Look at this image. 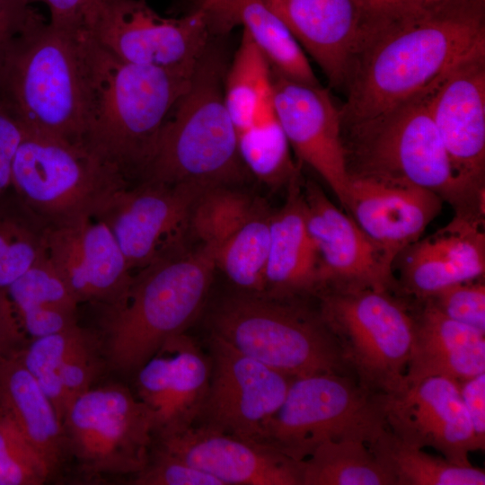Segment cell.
I'll return each mask as SVG.
<instances>
[{
  "instance_id": "obj_1",
  "label": "cell",
  "mask_w": 485,
  "mask_h": 485,
  "mask_svg": "<svg viewBox=\"0 0 485 485\" xmlns=\"http://www.w3.org/2000/svg\"><path fill=\"white\" fill-rule=\"evenodd\" d=\"M483 48L484 0H410L372 9L345 86L342 124L417 95Z\"/></svg>"
},
{
  "instance_id": "obj_2",
  "label": "cell",
  "mask_w": 485,
  "mask_h": 485,
  "mask_svg": "<svg viewBox=\"0 0 485 485\" xmlns=\"http://www.w3.org/2000/svg\"><path fill=\"white\" fill-rule=\"evenodd\" d=\"M85 57L84 145L128 179L139 177L165 119L189 88L196 66L171 70L128 63L101 47L87 31Z\"/></svg>"
},
{
  "instance_id": "obj_3",
  "label": "cell",
  "mask_w": 485,
  "mask_h": 485,
  "mask_svg": "<svg viewBox=\"0 0 485 485\" xmlns=\"http://www.w3.org/2000/svg\"><path fill=\"white\" fill-rule=\"evenodd\" d=\"M85 30L41 15L16 35L0 62V101L26 133L83 144L86 128Z\"/></svg>"
},
{
  "instance_id": "obj_4",
  "label": "cell",
  "mask_w": 485,
  "mask_h": 485,
  "mask_svg": "<svg viewBox=\"0 0 485 485\" xmlns=\"http://www.w3.org/2000/svg\"><path fill=\"white\" fill-rule=\"evenodd\" d=\"M216 269L214 250L198 244L135 272L124 299L104 308L101 344L108 366L136 374L184 333L203 308Z\"/></svg>"
},
{
  "instance_id": "obj_5",
  "label": "cell",
  "mask_w": 485,
  "mask_h": 485,
  "mask_svg": "<svg viewBox=\"0 0 485 485\" xmlns=\"http://www.w3.org/2000/svg\"><path fill=\"white\" fill-rule=\"evenodd\" d=\"M214 38L165 119L140 181L235 186L249 174L224 99L229 64L224 46Z\"/></svg>"
},
{
  "instance_id": "obj_6",
  "label": "cell",
  "mask_w": 485,
  "mask_h": 485,
  "mask_svg": "<svg viewBox=\"0 0 485 485\" xmlns=\"http://www.w3.org/2000/svg\"><path fill=\"white\" fill-rule=\"evenodd\" d=\"M438 81L378 114L342 124L347 172L349 179L424 188L456 213H475L481 205L455 181L433 120L430 102Z\"/></svg>"
},
{
  "instance_id": "obj_7",
  "label": "cell",
  "mask_w": 485,
  "mask_h": 485,
  "mask_svg": "<svg viewBox=\"0 0 485 485\" xmlns=\"http://www.w3.org/2000/svg\"><path fill=\"white\" fill-rule=\"evenodd\" d=\"M209 327L242 354L293 378L349 369L319 310L299 298L238 292L217 303Z\"/></svg>"
},
{
  "instance_id": "obj_8",
  "label": "cell",
  "mask_w": 485,
  "mask_h": 485,
  "mask_svg": "<svg viewBox=\"0 0 485 485\" xmlns=\"http://www.w3.org/2000/svg\"><path fill=\"white\" fill-rule=\"evenodd\" d=\"M316 296L358 384L375 393L398 389L411 350L413 310L390 291L372 288L325 287Z\"/></svg>"
},
{
  "instance_id": "obj_9",
  "label": "cell",
  "mask_w": 485,
  "mask_h": 485,
  "mask_svg": "<svg viewBox=\"0 0 485 485\" xmlns=\"http://www.w3.org/2000/svg\"><path fill=\"white\" fill-rule=\"evenodd\" d=\"M128 178L83 144L26 133L11 188L46 225L95 216Z\"/></svg>"
},
{
  "instance_id": "obj_10",
  "label": "cell",
  "mask_w": 485,
  "mask_h": 485,
  "mask_svg": "<svg viewBox=\"0 0 485 485\" xmlns=\"http://www.w3.org/2000/svg\"><path fill=\"white\" fill-rule=\"evenodd\" d=\"M385 427L382 393L345 374L295 377L267 425L263 443L301 462L326 441L368 443Z\"/></svg>"
},
{
  "instance_id": "obj_11",
  "label": "cell",
  "mask_w": 485,
  "mask_h": 485,
  "mask_svg": "<svg viewBox=\"0 0 485 485\" xmlns=\"http://www.w3.org/2000/svg\"><path fill=\"white\" fill-rule=\"evenodd\" d=\"M62 425L67 454L88 475H136L149 460L155 434L153 413L122 384L82 393Z\"/></svg>"
},
{
  "instance_id": "obj_12",
  "label": "cell",
  "mask_w": 485,
  "mask_h": 485,
  "mask_svg": "<svg viewBox=\"0 0 485 485\" xmlns=\"http://www.w3.org/2000/svg\"><path fill=\"white\" fill-rule=\"evenodd\" d=\"M86 31L125 62L171 70L193 68L214 36L205 11L166 18L145 0H101Z\"/></svg>"
},
{
  "instance_id": "obj_13",
  "label": "cell",
  "mask_w": 485,
  "mask_h": 485,
  "mask_svg": "<svg viewBox=\"0 0 485 485\" xmlns=\"http://www.w3.org/2000/svg\"><path fill=\"white\" fill-rule=\"evenodd\" d=\"M207 187L140 181L117 190L94 217L110 228L135 273L189 249L192 207Z\"/></svg>"
},
{
  "instance_id": "obj_14",
  "label": "cell",
  "mask_w": 485,
  "mask_h": 485,
  "mask_svg": "<svg viewBox=\"0 0 485 485\" xmlns=\"http://www.w3.org/2000/svg\"><path fill=\"white\" fill-rule=\"evenodd\" d=\"M207 345L211 377L198 421L263 443L267 425L294 378L242 354L212 332Z\"/></svg>"
},
{
  "instance_id": "obj_15",
  "label": "cell",
  "mask_w": 485,
  "mask_h": 485,
  "mask_svg": "<svg viewBox=\"0 0 485 485\" xmlns=\"http://www.w3.org/2000/svg\"><path fill=\"white\" fill-rule=\"evenodd\" d=\"M430 106L455 181L471 199L484 201L485 48L436 83Z\"/></svg>"
},
{
  "instance_id": "obj_16",
  "label": "cell",
  "mask_w": 485,
  "mask_h": 485,
  "mask_svg": "<svg viewBox=\"0 0 485 485\" xmlns=\"http://www.w3.org/2000/svg\"><path fill=\"white\" fill-rule=\"evenodd\" d=\"M386 428L411 445L432 447L446 460L471 465L469 454L479 450L455 381L430 376L402 383L382 393Z\"/></svg>"
},
{
  "instance_id": "obj_17",
  "label": "cell",
  "mask_w": 485,
  "mask_h": 485,
  "mask_svg": "<svg viewBox=\"0 0 485 485\" xmlns=\"http://www.w3.org/2000/svg\"><path fill=\"white\" fill-rule=\"evenodd\" d=\"M273 106L291 148L315 171L345 208L350 179L342 142L340 110L330 92L271 69Z\"/></svg>"
},
{
  "instance_id": "obj_18",
  "label": "cell",
  "mask_w": 485,
  "mask_h": 485,
  "mask_svg": "<svg viewBox=\"0 0 485 485\" xmlns=\"http://www.w3.org/2000/svg\"><path fill=\"white\" fill-rule=\"evenodd\" d=\"M45 242L49 260L79 304L109 308L124 299L134 273L104 222L84 216L47 225Z\"/></svg>"
},
{
  "instance_id": "obj_19",
  "label": "cell",
  "mask_w": 485,
  "mask_h": 485,
  "mask_svg": "<svg viewBox=\"0 0 485 485\" xmlns=\"http://www.w3.org/2000/svg\"><path fill=\"white\" fill-rule=\"evenodd\" d=\"M302 191L307 229L321 262V290L325 287L394 289L393 264L352 216L331 201L313 181H305Z\"/></svg>"
},
{
  "instance_id": "obj_20",
  "label": "cell",
  "mask_w": 485,
  "mask_h": 485,
  "mask_svg": "<svg viewBox=\"0 0 485 485\" xmlns=\"http://www.w3.org/2000/svg\"><path fill=\"white\" fill-rule=\"evenodd\" d=\"M159 446L223 485H302V463L274 447L204 425L159 438Z\"/></svg>"
},
{
  "instance_id": "obj_21",
  "label": "cell",
  "mask_w": 485,
  "mask_h": 485,
  "mask_svg": "<svg viewBox=\"0 0 485 485\" xmlns=\"http://www.w3.org/2000/svg\"><path fill=\"white\" fill-rule=\"evenodd\" d=\"M321 67L345 89L371 14L367 0H264Z\"/></svg>"
},
{
  "instance_id": "obj_22",
  "label": "cell",
  "mask_w": 485,
  "mask_h": 485,
  "mask_svg": "<svg viewBox=\"0 0 485 485\" xmlns=\"http://www.w3.org/2000/svg\"><path fill=\"white\" fill-rule=\"evenodd\" d=\"M443 199L411 185L350 179L345 210L393 264L439 214Z\"/></svg>"
},
{
  "instance_id": "obj_23",
  "label": "cell",
  "mask_w": 485,
  "mask_h": 485,
  "mask_svg": "<svg viewBox=\"0 0 485 485\" xmlns=\"http://www.w3.org/2000/svg\"><path fill=\"white\" fill-rule=\"evenodd\" d=\"M401 288L419 301L454 284L484 278V218L456 213L444 227L410 245Z\"/></svg>"
},
{
  "instance_id": "obj_24",
  "label": "cell",
  "mask_w": 485,
  "mask_h": 485,
  "mask_svg": "<svg viewBox=\"0 0 485 485\" xmlns=\"http://www.w3.org/2000/svg\"><path fill=\"white\" fill-rule=\"evenodd\" d=\"M322 288L321 262L307 229L300 173L287 186L284 205L271 212L264 295L300 298Z\"/></svg>"
},
{
  "instance_id": "obj_25",
  "label": "cell",
  "mask_w": 485,
  "mask_h": 485,
  "mask_svg": "<svg viewBox=\"0 0 485 485\" xmlns=\"http://www.w3.org/2000/svg\"><path fill=\"white\" fill-rule=\"evenodd\" d=\"M414 313L410 355L402 383L430 376L460 382L485 372V333L454 321L428 300Z\"/></svg>"
},
{
  "instance_id": "obj_26",
  "label": "cell",
  "mask_w": 485,
  "mask_h": 485,
  "mask_svg": "<svg viewBox=\"0 0 485 485\" xmlns=\"http://www.w3.org/2000/svg\"><path fill=\"white\" fill-rule=\"evenodd\" d=\"M203 11L212 35L242 25L272 70L294 81L320 84L300 44L264 0H224Z\"/></svg>"
},
{
  "instance_id": "obj_27",
  "label": "cell",
  "mask_w": 485,
  "mask_h": 485,
  "mask_svg": "<svg viewBox=\"0 0 485 485\" xmlns=\"http://www.w3.org/2000/svg\"><path fill=\"white\" fill-rule=\"evenodd\" d=\"M0 406L53 475L67 454L63 425L52 402L16 353L0 357Z\"/></svg>"
},
{
  "instance_id": "obj_28",
  "label": "cell",
  "mask_w": 485,
  "mask_h": 485,
  "mask_svg": "<svg viewBox=\"0 0 485 485\" xmlns=\"http://www.w3.org/2000/svg\"><path fill=\"white\" fill-rule=\"evenodd\" d=\"M172 350L163 409L155 421L158 438L195 425L207 399L211 361L185 332L168 340Z\"/></svg>"
},
{
  "instance_id": "obj_29",
  "label": "cell",
  "mask_w": 485,
  "mask_h": 485,
  "mask_svg": "<svg viewBox=\"0 0 485 485\" xmlns=\"http://www.w3.org/2000/svg\"><path fill=\"white\" fill-rule=\"evenodd\" d=\"M366 445L395 485H484V470L458 465L403 442L386 426Z\"/></svg>"
},
{
  "instance_id": "obj_30",
  "label": "cell",
  "mask_w": 485,
  "mask_h": 485,
  "mask_svg": "<svg viewBox=\"0 0 485 485\" xmlns=\"http://www.w3.org/2000/svg\"><path fill=\"white\" fill-rule=\"evenodd\" d=\"M237 146L249 174L270 188L288 186L299 174L291 146L276 114L272 96L254 121L238 131Z\"/></svg>"
},
{
  "instance_id": "obj_31",
  "label": "cell",
  "mask_w": 485,
  "mask_h": 485,
  "mask_svg": "<svg viewBox=\"0 0 485 485\" xmlns=\"http://www.w3.org/2000/svg\"><path fill=\"white\" fill-rule=\"evenodd\" d=\"M302 463V485H395L366 444L326 441Z\"/></svg>"
},
{
  "instance_id": "obj_32",
  "label": "cell",
  "mask_w": 485,
  "mask_h": 485,
  "mask_svg": "<svg viewBox=\"0 0 485 485\" xmlns=\"http://www.w3.org/2000/svg\"><path fill=\"white\" fill-rule=\"evenodd\" d=\"M272 210L261 207L215 251V262L238 292L264 295Z\"/></svg>"
},
{
  "instance_id": "obj_33",
  "label": "cell",
  "mask_w": 485,
  "mask_h": 485,
  "mask_svg": "<svg viewBox=\"0 0 485 485\" xmlns=\"http://www.w3.org/2000/svg\"><path fill=\"white\" fill-rule=\"evenodd\" d=\"M46 225L12 188L0 195V291L46 252Z\"/></svg>"
},
{
  "instance_id": "obj_34",
  "label": "cell",
  "mask_w": 485,
  "mask_h": 485,
  "mask_svg": "<svg viewBox=\"0 0 485 485\" xmlns=\"http://www.w3.org/2000/svg\"><path fill=\"white\" fill-rule=\"evenodd\" d=\"M271 96L270 66L243 31L224 81L225 103L236 133L254 121Z\"/></svg>"
},
{
  "instance_id": "obj_35",
  "label": "cell",
  "mask_w": 485,
  "mask_h": 485,
  "mask_svg": "<svg viewBox=\"0 0 485 485\" xmlns=\"http://www.w3.org/2000/svg\"><path fill=\"white\" fill-rule=\"evenodd\" d=\"M265 205L234 185L207 187L192 207L190 237L214 251Z\"/></svg>"
},
{
  "instance_id": "obj_36",
  "label": "cell",
  "mask_w": 485,
  "mask_h": 485,
  "mask_svg": "<svg viewBox=\"0 0 485 485\" xmlns=\"http://www.w3.org/2000/svg\"><path fill=\"white\" fill-rule=\"evenodd\" d=\"M88 331L78 324L67 330L32 339L16 352L18 358L36 379L63 422L66 405L60 381L62 363Z\"/></svg>"
},
{
  "instance_id": "obj_37",
  "label": "cell",
  "mask_w": 485,
  "mask_h": 485,
  "mask_svg": "<svg viewBox=\"0 0 485 485\" xmlns=\"http://www.w3.org/2000/svg\"><path fill=\"white\" fill-rule=\"evenodd\" d=\"M15 312L33 308L77 311L78 301L45 252L7 289Z\"/></svg>"
},
{
  "instance_id": "obj_38",
  "label": "cell",
  "mask_w": 485,
  "mask_h": 485,
  "mask_svg": "<svg viewBox=\"0 0 485 485\" xmlns=\"http://www.w3.org/2000/svg\"><path fill=\"white\" fill-rule=\"evenodd\" d=\"M50 476L43 459L0 406V485H40Z\"/></svg>"
},
{
  "instance_id": "obj_39",
  "label": "cell",
  "mask_w": 485,
  "mask_h": 485,
  "mask_svg": "<svg viewBox=\"0 0 485 485\" xmlns=\"http://www.w3.org/2000/svg\"><path fill=\"white\" fill-rule=\"evenodd\" d=\"M103 363L106 361L101 340L88 331L67 354L61 366L60 381L66 410L75 399L93 387Z\"/></svg>"
},
{
  "instance_id": "obj_40",
  "label": "cell",
  "mask_w": 485,
  "mask_h": 485,
  "mask_svg": "<svg viewBox=\"0 0 485 485\" xmlns=\"http://www.w3.org/2000/svg\"><path fill=\"white\" fill-rule=\"evenodd\" d=\"M425 300L448 318L485 333L484 278L445 287Z\"/></svg>"
},
{
  "instance_id": "obj_41",
  "label": "cell",
  "mask_w": 485,
  "mask_h": 485,
  "mask_svg": "<svg viewBox=\"0 0 485 485\" xmlns=\"http://www.w3.org/2000/svg\"><path fill=\"white\" fill-rule=\"evenodd\" d=\"M136 485H223L220 481L158 446L134 475Z\"/></svg>"
},
{
  "instance_id": "obj_42",
  "label": "cell",
  "mask_w": 485,
  "mask_h": 485,
  "mask_svg": "<svg viewBox=\"0 0 485 485\" xmlns=\"http://www.w3.org/2000/svg\"><path fill=\"white\" fill-rule=\"evenodd\" d=\"M25 130L0 101V195L11 189L12 168Z\"/></svg>"
},
{
  "instance_id": "obj_43",
  "label": "cell",
  "mask_w": 485,
  "mask_h": 485,
  "mask_svg": "<svg viewBox=\"0 0 485 485\" xmlns=\"http://www.w3.org/2000/svg\"><path fill=\"white\" fill-rule=\"evenodd\" d=\"M479 450L485 446V372L456 382Z\"/></svg>"
},
{
  "instance_id": "obj_44",
  "label": "cell",
  "mask_w": 485,
  "mask_h": 485,
  "mask_svg": "<svg viewBox=\"0 0 485 485\" xmlns=\"http://www.w3.org/2000/svg\"><path fill=\"white\" fill-rule=\"evenodd\" d=\"M26 4L40 2L48 5L50 23L71 30H85L101 0H23Z\"/></svg>"
},
{
  "instance_id": "obj_45",
  "label": "cell",
  "mask_w": 485,
  "mask_h": 485,
  "mask_svg": "<svg viewBox=\"0 0 485 485\" xmlns=\"http://www.w3.org/2000/svg\"><path fill=\"white\" fill-rule=\"evenodd\" d=\"M40 15L23 0H0V62L13 39Z\"/></svg>"
},
{
  "instance_id": "obj_46",
  "label": "cell",
  "mask_w": 485,
  "mask_h": 485,
  "mask_svg": "<svg viewBox=\"0 0 485 485\" xmlns=\"http://www.w3.org/2000/svg\"><path fill=\"white\" fill-rule=\"evenodd\" d=\"M24 334L6 291H0V357L19 351L26 344Z\"/></svg>"
},
{
  "instance_id": "obj_47",
  "label": "cell",
  "mask_w": 485,
  "mask_h": 485,
  "mask_svg": "<svg viewBox=\"0 0 485 485\" xmlns=\"http://www.w3.org/2000/svg\"><path fill=\"white\" fill-rule=\"evenodd\" d=\"M410 0H367L371 9L382 10L390 7H393Z\"/></svg>"
},
{
  "instance_id": "obj_48",
  "label": "cell",
  "mask_w": 485,
  "mask_h": 485,
  "mask_svg": "<svg viewBox=\"0 0 485 485\" xmlns=\"http://www.w3.org/2000/svg\"><path fill=\"white\" fill-rule=\"evenodd\" d=\"M224 0H194L192 10H205L207 7ZM191 10V11H192Z\"/></svg>"
}]
</instances>
